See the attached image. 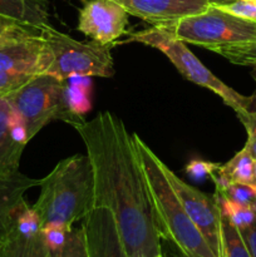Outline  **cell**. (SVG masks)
Returning a JSON list of instances; mask_svg holds the SVG:
<instances>
[{
    "instance_id": "7402d4cb",
    "label": "cell",
    "mask_w": 256,
    "mask_h": 257,
    "mask_svg": "<svg viewBox=\"0 0 256 257\" xmlns=\"http://www.w3.org/2000/svg\"><path fill=\"white\" fill-rule=\"evenodd\" d=\"M53 257H89L83 227L70 228L63 246Z\"/></svg>"
},
{
    "instance_id": "ffe728a7",
    "label": "cell",
    "mask_w": 256,
    "mask_h": 257,
    "mask_svg": "<svg viewBox=\"0 0 256 257\" xmlns=\"http://www.w3.org/2000/svg\"><path fill=\"white\" fill-rule=\"evenodd\" d=\"M212 52L226 58L232 64L246 65V67L256 64V40L225 45V47L216 48Z\"/></svg>"
},
{
    "instance_id": "f546056e",
    "label": "cell",
    "mask_w": 256,
    "mask_h": 257,
    "mask_svg": "<svg viewBox=\"0 0 256 257\" xmlns=\"http://www.w3.org/2000/svg\"><path fill=\"white\" fill-rule=\"evenodd\" d=\"M250 74H251V77L253 78V80H255V83H256V64H253V65H251V72H250ZM251 98H252V105L255 104L256 103V89H255V92H253V94L251 95Z\"/></svg>"
},
{
    "instance_id": "d590c367",
    "label": "cell",
    "mask_w": 256,
    "mask_h": 257,
    "mask_svg": "<svg viewBox=\"0 0 256 257\" xmlns=\"http://www.w3.org/2000/svg\"><path fill=\"white\" fill-rule=\"evenodd\" d=\"M250 2H253V3H256V0H250Z\"/></svg>"
},
{
    "instance_id": "2e32d148",
    "label": "cell",
    "mask_w": 256,
    "mask_h": 257,
    "mask_svg": "<svg viewBox=\"0 0 256 257\" xmlns=\"http://www.w3.org/2000/svg\"><path fill=\"white\" fill-rule=\"evenodd\" d=\"M253 160L250 153L242 148L230 161L223 165L215 163L210 176L215 187L230 185V183H246L255 186L253 178Z\"/></svg>"
},
{
    "instance_id": "5bb4252c",
    "label": "cell",
    "mask_w": 256,
    "mask_h": 257,
    "mask_svg": "<svg viewBox=\"0 0 256 257\" xmlns=\"http://www.w3.org/2000/svg\"><path fill=\"white\" fill-rule=\"evenodd\" d=\"M44 43L42 37L17 38L0 43V70L19 74H40Z\"/></svg>"
},
{
    "instance_id": "d6a6232c",
    "label": "cell",
    "mask_w": 256,
    "mask_h": 257,
    "mask_svg": "<svg viewBox=\"0 0 256 257\" xmlns=\"http://www.w3.org/2000/svg\"><path fill=\"white\" fill-rule=\"evenodd\" d=\"M178 257H188V256H186V255H183V253H178Z\"/></svg>"
},
{
    "instance_id": "d4e9b609",
    "label": "cell",
    "mask_w": 256,
    "mask_h": 257,
    "mask_svg": "<svg viewBox=\"0 0 256 257\" xmlns=\"http://www.w3.org/2000/svg\"><path fill=\"white\" fill-rule=\"evenodd\" d=\"M216 7L238 18L256 22V3L250 2V0H235V2L216 5Z\"/></svg>"
},
{
    "instance_id": "6da1fadb",
    "label": "cell",
    "mask_w": 256,
    "mask_h": 257,
    "mask_svg": "<svg viewBox=\"0 0 256 257\" xmlns=\"http://www.w3.org/2000/svg\"><path fill=\"white\" fill-rule=\"evenodd\" d=\"M92 163L94 207L112 212L127 257L161 253L160 233L133 136L122 119L100 112L73 125Z\"/></svg>"
},
{
    "instance_id": "d6986e66",
    "label": "cell",
    "mask_w": 256,
    "mask_h": 257,
    "mask_svg": "<svg viewBox=\"0 0 256 257\" xmlns=\"http://www.w3.org/2000/svg\"><path fill=\"white\" fill-rule=\"evenodd\" d=\"M215 188V197L256 211V186L246 183H230Z\"/></svg>"
},
{
    "instance_id": "4316f807",
    "label": "cell",
    "mask_w": 256,
    "mask_h": 257,
    "mask_svg": "<svg viewBox=\"0 0 256 257\" xmlns=\"http://www.w3.org/2000/svg\"><path fill=\"white\" fill-rule=\"evenodd\" d=\"M32 77L33 75L29 74H19V73L0 70V93L9 94L10 92L22 87Z\"/></svg>"
},
{
    "instance_id": "7c38bea8",
    "label": "cell",
    "mask_w": 256,
    "mask_h": 257,
    "mask_svg": "<svg viewBox=\"0 0 256 257\" xmlns=\"http://www.w3.org/2000/svg\"><path fill=\"white\" fill-rule=\"evenodd\" d=\"M24 124L7 95L0 97V175L19 171L20 158L27 146Z\"/></svg>"
},
{
    "instance_id": "e575fe53",
    "label": "cell",
    "mask_w": 256,
    "mask_h": 257,
    "mask_svg": "<svg viewBox=\"0 0 256 257\" xmlns=\"http://www.w3.org/2000/svg\"><path fill=\"white\" fill-rule=\"evenodd\" d=\"M156 257H163L162 255H161V253H160V255H157V256H156Z\"/></svg>"
},
{
    "instance_id": "8fae6325",
    "label": "cell",
    "mask_w": 256,
    "mask_h": 257,
    "mask_svg": "<svg viewBox=\"0 0 256 257\" xmlns=\"http://www.w3.org/2000/svg\"><path fill=\"white\" fill-rule=\"evenodd\" d=\"M89 257H127L114 217L108 208L94 207L83 218Z\"/></svg>"
},
{
    "instance_id": "277c9868",
    "label": "cell",
    "mask_w": 256,
    "mask_h": 257,
    "mask_svg": "<svg viewBox=\"0 0 256 257\" xmlns=\"http://www.w3.org/2000/svg\"><path fill=\"white\" fill-rule=\"evenodd\" d=\"M44 43L40 74L67 80L72 77L110 78L114 75V63L110 45L79 42L52 25L40 30Z\"/></svg>"
},
{
    "instance_id": "4fadbf2b",
    "label": "cell",
    "mask_w": 256,
    "mask_h": 257,
    "mask_svg": "<svg viewBox=\"0 0 256 257\" xmlns=\"http://www.w3.org/2000/svg\"><path fill=\"white\" fill-rule=\"evenodd\" d=\"M40 183L42 180L28 177L20 171L0 175V246L14 230L18 215L27 203L24 195Z\"/></svg>"
},
{
    "instance_id": "83f0119b",
    "label": "cell",
    "mask_w": 256,
    "mask_h": 257,
    "mask_svg": "<svg viewBox=\"0 0 256 257\" xmlns=\"http://www.w3.org/2000/svg\"><path fill=\"white\" fill-rule=\"evenodd\" d=\"M213 165H215V163L212 162L195 160L186 167V173L195 178H203L206 177V176H210Z\"/></svg>"
},
{
    "instance_id": "9c48e42d",
    "label": "cell",
    "mask_w": 256,
    "mask_h": 257,
    "mask_svg": "<svg viewBox=\"0 0 256 257\" xmlns=\"http://www.w3.org/2000/svg\"><path fill=\"white\" fill-rule=\"evenodd\" d=\"M128 15L114 0H83L77 29L90 40L110 45L127 32Z\"/></svg>"
},
{
    "instance_id": "f1b7e54d",
    "label": "cell",
    "mask_w": 256,
    "mask_h": 257,
    "mask_svg": "<svg viewBox=\"0 0 256 257\" xmlns=\"http://www.w3.org/2000/svg\"><path fill=\"white\" fill-rule=\"evenodd\" d=\"M238 231H240L241 236H242L243 242H245L251 257H256V218L251 225Z\"/></svg>"
},
{
    "instance_id": "4dcf8cb0",
    "label": "cell",
    "mask_w": 256,
    "mask_h": 257,
    "mask_svg": "<svg viewBox=\"0 0 256 257\" xmlns=\"http://www.w3.org/2000/svg\"><path fill=\"white\" fill-rule=\"evenodd\" d=\"M212 5H222V4H227V3L235 2V0H208Z\"/></svg>"
},
{
    "instance_id": "9a60e30c",
    "label": "cell",
    "mask_w": 256,
    "mask_h": 257,
    "mask_svg": "<svg viewBox=\"0 0 256 257\" xmlns=\"http://www.w3.org/2000/svg\"><path fill=\"white\" fill-rule=\"evenodd\" d=\"M48 0H0V17L42 30L49 27Z\"/></svg>"
},
{
    "instance_id": "cb8c5ba5",
    "label": "cell",
    "mask_w": 256,
    "mask_h": 257,
    "mask_svg": "<svg viewBox=\"0 0 256 257\" xmlns=\"http://www.w3.org/2000/svg\"><path fill=\"white\" fill-rule=\"evenodd\" d=\"M236 115L247 133V141L243 148L256 161V110H243L237 112Z\"/></svg>"
},
{
    "instance_id": "8992f818",
    "label": "cell",
    "mask_w": 256,
    "mask_h": 257,
    "mask_svg": "<svg viewBox=\"0 0 256 257\" xmlns=\"http://www.w3.org/2000/svg\"><path fill=\"white\" fill-rule=\"evenodd\" d=\"M125 42L141 43L160 50L186 79L217 94L223 103L232 108L236 113L251 110L252 108V98L240 94L225 84L202 64V62L188 49L185 42L176 38L161 25H153L148 29L132 33Z\"/></svg>"
},
{
    "instance_id": "e0dca14e",
    "label": "cell",
    "mask_w": 256,
    "mask_h": 257,
    "mask_svg": "<svg viewBox=\"0 0 256 257\" xmlns=\"http://www.w3.org/2000/svg\"><path fill=\"white\" fill-rule=\"evenodd\" d=\"M0 257H53L44 243L42 230L33 236L20 235L15 230L0 246Z\"/></svg>"
},
{
    "instance_id": "52a82bcc",
    "label": "cell",
    "mask_w": 256,
    "mask_h": 257,
    "mask_svg": "<svg viewBox=\"0 0 256 257\" xmlns=\"http://www.w3.org/2000/svg\"><path fill=\"white\" fill-rule=\"evenodd\" d=\"M186 44L213 50L225 45L256 40V22L242 19L211 4L200 14L161 25Z\"/></svg>"
},
{
    "instance_id": "44dd1931",
    "label": "cell",
    "mask_w": 256,
    "mask_h": 257,
    "mask_svg": "<svg viewBox=\"0 0 256 257\" xmlns=\"http://www.w3.org/2000/svg\"><path fill=\"white\" fill-rule=\"evenodd\" d=\"M217 201V205L220 207L221 213L235 226L237 230H242V228L247 227L248 225L253 222L256 218V211L251 210V208L242 207V206L235 205V203L227 202V201L220 200V198L215 197Z\"/></svg>"
},
{
    "instance_id": "ac0fdd59",
    "label": "cell",
    "mask_w": 256,
    "mask_h": 257,
    "mask_svg": "<svg viewBox=\"0 0 256 257\" xmlns=\"http://www.w3.org/2000/svg\"><path fill=\"white\" fill-rule=\"evenodd\" d=\"M221 257H251L240 231L221 213Z\"/></svg>"
},
{
    "instance_id": "1f68e13d",
    "label": "cell",
    "mask_w": 256,
    "mask_h": 257,
    "mask_svg": "<svg viewBox=\"0 0 256 257\" xmlns=\"http://www.w3.org/2000/svg\"><path fill=\"white\" fill-rule=\"evenodd\" d=\"M253 178H255V186H256V161L253 162Z\"/></svg>"
},
{
    "instance_id": "30bf717a",
    "label": "cell",
    "mask_w": 256,
    "mask_h": 257,
    "mask_svg": "<svg viewBox=\"0 0 256 257\" xmlns=\"http://www.w3.org/2000/svg\"><path fill=\"white\" fill-rule=\"evenodd\" d=\"M133 17L151 25H163L205 12L208 0H114Z\"/></svg>"
},
{
    "instance_id": "ba28073f",
    "label": "cell",
    "mask_w": 256,
    "mask_h": 257,
    "mask_svg": "<svg viewBox=\"0 0 256 257\" xmlns=\"http://www.w3.org/2000/svg\"><path fill=\"white\" fill-rule=\"evenodd\" d=\"M167 178L193 225L202 233L216 257H221V211L215 196H208L166 168Z\"/></svg>"
},
{
    "instance_id": "836d02e7",
    "label": "cell",
    "mask_w": 256,
    "mask_h": 257,
    "mask_svg": "<svg viewBox=\"0 0 256 257\" xmlns=\"http://www.w3.org/2000/svg\"><path fill=\"white\" fill-rule=\"evenodd\" d=\"M3 95H7V94H4V93H0V97H3Z\"/></svg>"
},
{
    "instance_id": "5b68a950",
    "label": "cell",
    "mask_w": 256,
    "mask_h": 257,
    "mask_svg": "<svg viewBox=\"0 0 256 257\" xmlns=\"http://www.w3.org/2000/svg\"><path fill=\"white\" fill-rule=\"evenodd\" d=\"M7 98L24 124L28 142L53 120H63L72 127L83 120L73 109L65 80L52 75H33Z\"/></svg>"
},
{
    "instance_id": "3957f363",
    "label": "cell",
    "mask_w": 256,
    "mask_h": 257,
    "mask_svg": "<svg viewBox=\"0 0 256 257\" xmlns=\"http://www.w3.org/2000/svg\"><path fill=\"white\" fill-rule=\"evenodd\" d=\"M133 140L147 181L161 237L171 241L181 253L188 257H216L173 191L166 173L167 166L137 135H133Z\"/></svg>"
},
{
    "instance_id": "7a4b0ae2",
    "label": "cell",
    "mask_w": 256,
    "mask_h": 257,
    "mask_svg": "<svg viewBox=\"0 0 256 257\" xmlns=\"http://www.w3.org/2000/svg\"><path fill=\"white\" fill-rule=\"evenodd\" d=\"M40 193L32 206L42 228L60 226L70 230L94 208L93 168L87 155H74L55 165L42 178Z\"/></svg>"
},
{
    "instance_id": "484cf974",
    "label": "cell",
    "mask_w": 256,
    "mask_h": 257,
    "mask_svg": "<svg viewBox=\"0 0 256 257\" xmlns=\"http://www.w3.org/2000/svg\"><path fill=\"white\" fill-rule=\"evenodd\" d=\"M68 231H69L68 228L60 227V226H48V227L42 228L43 240H44V243L47 245V247L49 248V251L52 252L53 256H54L63 246L65 237H67Z\"/></svg>"
},
{
    "instance_id": "603a6c76",
    "label": "cell",
    "mask_w": 256,
    "mask_h": 257,
    "mask_svg": "<svg viewBox=\"0 0 256 257\" xmlns=\"http://www.w3.org/2000/svg\"><path fill=\"white\" fill-rule=\"evenodd\" d=\"M39 34L40 30L37 29V28L29 27V25L22 24V23L15 22V20L0 17V43L5 42V40L33 37V35Z\"/></svg>"
}]
</instances>
